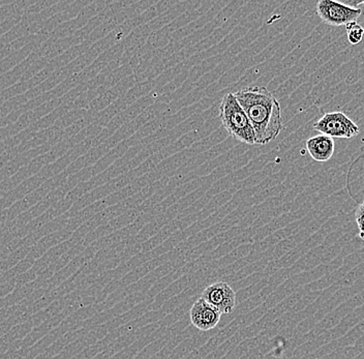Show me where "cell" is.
<instances>
[{
  "label": "cell",
  "instance_id": "cell-7",
  "mask_svg": "<svg viewBox=\"0 0 364 359\" xmlns=\"http://www.w3.org/2000/svg\"><path fill=\"white\" fill-rule=\"evenodd\" d=\"M347 190L356 203L364 201V152L350 165L347 173Z\"/></svg>",
  "mask_w": 364,
  "mask_h": 359
},
{
  "label": "cell",
  "instance_id": "cell-6",
  "mask_svg": "<svg viewBox=\"0 0 364 359\" xmlns=\"http://www.w3.org/2000/svg\"><path fill=\"white\" fill-rule=\"evenodd\" d=\"M222 314L218 312L215 306L205 301L203 299H199L193 302L191 309V322L196 328L201 331H208L215 328L220 320Z\"/></svg>",
  "mask_w": 364,
  "mask_h": 359
},
{
  "label": "cell",
  "instance_id": "cell-3",
  "mask_svg": "<svg viewBox=\"0 0 364 359\" xmlns=\"http://www.w3.org/2000/svg\"><path fill=\"white\" fill-rule=\"evenodd\" d=\"M315 131L320 132L322 135L332 138H341L350 139L359 135L360 129L351 118L348 117L345 113L336 112L326 113L315 122L313 127Z\"/></svg>",
  "mask_w": 364,
  "mask_h": 359
},
{
  "label": "cell",
  "instance_id": "cell-10",
  "mask_svg": "<svg viewBox=\"0 0 364 359\" xmlns=\"http://www.w3.org/2000/svg\"><path fill=\"white\" fill-rule=\"evenodd\" d=\"M355 220H356L357 226H358L359 236L361 240H364V201L358 204L356 211H355Z\"/></svg>",
  "mask_w": 364,
  "mask_h": 359
},
{
  "label": "cell",
  "instance_id": "cell-8",
  "mask_svg": "<svg viewBox=\"0 0 364 359\" xmlns=\"http://www.w3.org/2000/svg\"><path fill=\"white\" fill-rule=\"evenodd\" d=\"M306 151L313 160L327 162L334 154V140L326 135L314 136L306 140Z\"/></svg>",
  "mask_w": 364,
  "mask_h": 359
},
{
  "label": "cell",
  "instance_id": "cell-5",
  "mask_svg": "<svg viewBox=\"0 0 364 359\" xmlns=\"http://www.w3.org/2000/svg\"><path fill=\"white\" fill-rule=\"evenodd\" d=\"M205 301L215 306L222 315H229L236 306V293L226 282H216L201 295Z\"/></svg>",
  "mask_w": 364,
  "mask_h": 359
},
{
  "label": "cell",
  "instance_id": "cell-4",
  "mask_svg": "<svg viewBox=\"0 0 364 359\" xmlns=\"http://www.w3.org/2000/svg\"><path fill=\"white\" fill-rule=\"evenodd\" d=\"M316 12L323 22L338 27L356 22L363 10L358 6H348L333 0H320L316 6Z\"/></svg>",
  "mask_w": 364,
  "mask_h": 359
},
{
  "label": "cell",
  "instance_id": "cell-2",
  "mask_svg": "<svg viewBox=\"0 0 364 359\" xmlns=\"http://www.w3.org/2000/svg\"><path fill=\"white\" fill-rule=\"evenodd\" d=\"M220 118L223 127L234 139L245 144H256L254 129L234 93H228L223 97L220 105Z\"/></svg>",
  "mask_w": 364,
  "mask_h": 359
},
{
  "label": "cell",
  "instance_id": "cell-9",
  "mask_svg": "<svg viewBox=\"0 0 364 359\" xmlns=\"http://www.w3.org/2000/svg\"><path fill=\"white\" fill-rule=\"evenodd\" d=\"M346 31H347L348 41L351 45L360 44L364 36V28L357 22H353L346 25Z\"/></svg>",
  "mask_w": 364,
  "mask_h": 359
},
{
  "label": "cell",
  "instance_id": "cell-1",
  "mask_svg": "<svg viewBox=\"0 0 364 359\" xmlns=\"http://www.w3.org/2000/svg\"><path fill=\"white\" fill-rule=\"evenodd\" d=\"M249 117L256 135V144L277 139L283 129L282 108L277 97L263 86H247L234 92Z\"/></svg>",
  "mask_w": 364,
  "mask_h": 359
}]
</instances>
